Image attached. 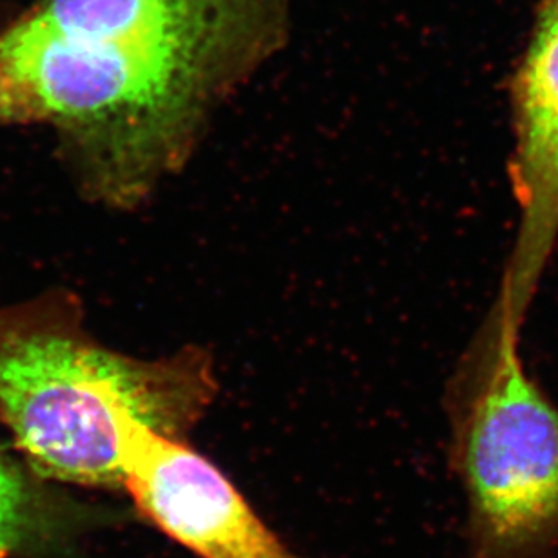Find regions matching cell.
I'll use <instances>...</instances> for the list:
<instances>
[{
    "label": "cell",
    "mask_w": 558,
    "mask_h": 558,
    "mask_svg": "<svg viewBox=\"0 0 558 558\" xmlns=\"http://www.w3.org/2000/svg\"><path fill=\"white\" fill-rule=\"evenodd\" d=\"M292 27L294 0H35L0 29V128L48 125L93 198L133 207Z\"/></svg>",
    "instance_id": "6da1fadb"
},
{
    "label": "cell",
    "mask_w": 558,
    "mask_h": 558,
    "mask_svg": "<svg viewBox=\"0 0 558 558\" xmlns=\"http://www.w3.org/2000/svg\"><path fill=\"white\" fill-rule=\"evenodd\" d=\"M213 396L202 352L135 360L40 308L0 311V418L44 477L124 488L128 429L182 439Z\"/></svg>",
    "instance_id": "7a4b0ae2"
},
{
    "label": "cell",
    "mask_w": 558,
    "mask_h": 558,
    "mask_svg": "<svg viewBox=\"0 0 558 558\" xmlns=\"http://www.w3.org/2000/svg\"><path fill=\"white\" fill-rule=\"evenodd\" d=\"M521 339L484 323L457 412L470 558H548L558 546V404Z\"/></svg>",
    "instance_id": "3957f363"
},
{
    "label": "cell",
    "mask_w": 558,
    "mask_h": 558,
    "mask_svg": "<svg viewBox=\"0 0 558 558\" xmlns=\"http://www.w3.org/2000/svg\"><path fill=\"white\" fill-rule=\"evenodd\" d=\"M515 236L488 322L522 333L558 245V0H541L510 76Z\"/></svg>",
    "instance_id": "277c9868"
},
{
    "label": "cell",
    "mask_w": 558,
    "mask_h": 558,
    "mask_svg": "<svg viewBox=\"0 0 558 558\" xmlns=\"http://www.w3.org/2000/svg\"><path fill=\"white\" fill-rule=\"evenodd\" d=\"M136 510L199 558H303L259 519L220 468L182 439L135 423L122 445Z\"/></svg>",
    "instance_id": "5b68a950"
},
{
    "label": "cell",
    "mask_w": 558,
    "mask_h": 558,
    "mask_svg": "<svg viewBox=\"0 0 558 558\" xmlns=\"http://www.w3.org/2000/svg\"><path fill=\"white\" fill-rule=\"evenodd\" d=\"M32 526L33 499L26 477L0 448V558L19 549Z\"/></svg>",
    "instance_id": "8992f818"
}]
</instances>
